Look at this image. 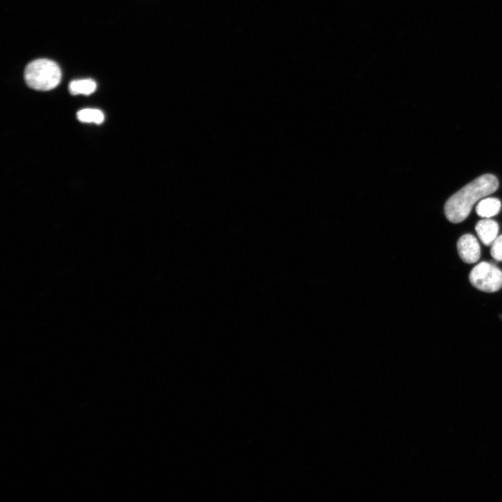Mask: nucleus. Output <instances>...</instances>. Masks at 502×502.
Returning a JSON list of instances; mask_svg holds the SVG:
<instances>
[{"label":"nucleus","instance_id":"obj_6","mask_svg":"<svg viewBox=\"0 0 502 502\" xmlns=\"http://www.w3.org/2000/svg\"><path fill=\"white\" fill-rule=\"evenodd\" d=\"M501 204L499 199L487 197L481 199L476 206L477 214L482 218H491L499 213Z\"/></svg>","mask_w":502,"mask_h":502},{"label":"nucleus","instance_id":"obj_3","mask_svg":"<svg viewBox=\"0 0 502 502\" xmlns=\"http://www.w3.org/2000/svg\"><path fill=\"white\" fill-rule=\"evenodd\" d=\"M469 281L477 289L493 293L502 287V271L492 264L482 261L470 272Z\"/></svg>","mask_w":502,"mask_h":502},{"label":"nucleus","instance_id":"obj_2","mask_svg":"<svg viewBox=\"0 0 502 502\" xmlns=\"http://www.w3.org/2000/svg\"><path fill=\"white\" fill-rule=\"evenodd\" d=\"M24 76L30 88L38 91H48L59 85L61 79V71L54 61L38 59L32 61L26 66Z\"/></svg>","mask_w":502,"mask_h":502},{"label":"nucleus","instance_id":"obj_7","mask_svg":"<svg viewBox=\"0 0 502 502\" xmlns=\"http://www.w3.org/2000/svg\"><path fill=\"white\" fill-rule=\"evenodd\" d=\"M96 82L92 79H75L68 85L69 92L72 95H90L96 89Z\"/></svg>","mask_w":502,"mask_h":502},{"label":"nucleus","instance_id":"obj_8","mask_svg":"<svg viewBox=\"0 0 502 502\" xmlns=\"http://www.w3.org/2000/svg\"><path fill=\"white\" fill-rule=\"evenodd\" d=\"M77 118L81 122L100 124L103 122L105 116L100 109L86 108L77 112Z\"/></svg>","mask_w":502,"mask_h":502},{"label":"nucleus","instance_id":"obj_5","mask_svg":"<svg viewBox=\"0 0 502 502\" xmlns=\"http://www.w3.org/2000/svg\"><path fill=\"white\" fill-rule=\"evenodd\" d=\"M476 231L484 245H492L497 238L499 225L491 219L481 220L476 225Z\"/></svg>","mask_w":502,"mask_h":502},{"label":"nucleus","instance_id":"obj_4","mask_svg":"<svg viewBox=\"0 0 502 502\" xmlns=\"http://www.w3.org/2000/svg\"><path fill=\"white\" fill-rule=\"evenodd\" d=\"M457 248L459 257L466 264H473L480 257L479 243L472 234L462 236L457 243Z\"/></svg>","mask_w":502,"mask_h":502},{"label":"nucleus","instance_id":"obj_1","mask_svg":"<svg viewBox=\"0 0 502 502\" xmlns=\"http://www.w3.org/2000/svg\"><path fill=\"white\" fill-rule=\"evenodd\" d=\"M498 187L499 181L495 176L487 174L478 176L447 200L444 206L446 218L453 223L462 222L476 202L494 192Z\"/></svg>","mask_w":502,"mask_h":502},{"label":"nucleus","instance_id":"obj_9","mask_svg":"<svg viewBox=\"0 0 502 502\" xmlns=\"http://www.w3.org/2000/svg\"><path fill=\"white\" fill-rule=\"evenodd\" d=\"M492 257L498 261H502V234L495 239L490 250Z\"/></svg>","mask_w":502,"mask_h":502}]
</instances>
